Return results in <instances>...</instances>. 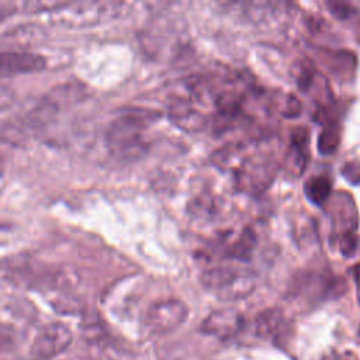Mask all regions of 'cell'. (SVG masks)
<instances>
[{
	"instance_id": "obj_8",
	"label": "cell",
	"mask_w": 360,
	"mask_h": 360,
	"mask_svg": "<svg viewBox=\"0 0 360 360\" xmlns=\"http://www.w3.org/2000/svg\"><path fill=\"white\" fill-rule=\"evenodd\" d=\"M169 118L180 129L194 134L210 125V117L195 104L186 100L169 101Z\"/></svg>"
},
{
	"instance_id": "obj_16",
	"label": "cell",
	"mask_w": 360,
	"mask_h": 360,
	"mask_svg": "<svg viewBox=\"0 0 360 360\" xmlns=\"http://www.w3.org/2000/svg\"><path fill=\"white\" fill-rule=\"evenodd\" d=\"M353 274H354V280H356V283H357V285H359V290H360V264H357V266L354 267Z\"/></svg>"
},
{
	"instance_id": "obj_10",
	"label": "cell",
	"mask_w": 360,
	"mask_h": 360,
	"mask_svg": "<svg viewBox=\"0 0 360 360\" xmlns=\"http://www.w3.org/2000/svg\"><path fill=\"white\" fill-rule=\"evenodd\" d=\"M250 155L252 152L243 143H226L212 153L211 160L218 169L236 174Z\"/></svg>"
},
{
	"instance_id": "obj_13",
	"label": "cell",
	"mask_w": 360,
	"mask_h": 360,
	"mask_svg": "<svg viewBox=\"0 0 360 360\" xmlns=\"http://www.w3.org/2000/svg\"><path fill=\"white\" fill-rule=\"evenodd\" d=\"M256 243L257 239L255 232L250 228H245L238 236V239L232 245H229L226 256L238 260H249L255 252Z\"/></svg>"
},
{
	"instance_id": "obj_9",
	"label": "cell",
	"mask_w": 360,
	"mask_h": 360,
	"mask_svg": "<svg viewBox=\"0 0 360 360\" xmlns=\"http://www.w3.org/2000/svg\"><path fill=\"white\" fill-rule=\"evenodd\" d=\"M46 62L41 55L31 52H3L1 53V76L39 72Z\"/></svg>"
},
{
	"instance_id": "obj_15",
	"label": "cell",
	"mask_w": 360,
	"mask_h": 360,
	"mask_svg": "<svg viewBox=\"0 0 360 360\" xmlns=\"http://www.w3.org/2000/svg\"><path fill=\"white\" fill-rule=\"evenodd\" d=\"M338 142H339L338 131L333 129L332 127L326 128L319 136V150L323 153H329L336 148Z\"/></svg>"
},
{
	"instance_id": "obj_12",
	"label": "cell",
	"mask_w": 360,
	"mask_h": 360,
	"mask_svg": "<svg viewBox=\"0 0 360 360\" xmlns=\"http://www.w3.org/2000/svg\"><path fill=\"white\" fill-rule=\"evenodd\" d=\"M283 323V312L277 308H269L259 312L253 321V332L256 336L266 339L277 332Z\"/></svg>"
},
{
	"instance_id": "obj_3",
	"label": "cell",
	"mask_w": 360,
	"mask_h": 360,
	"mask_svg": "<svg viewBox=\"0 0 360 360\" xmlns=\"http://www.w3.org/2000/svg\"><path fill=\"white\" fill-rule=\"evenodd\" d=\"M201 284L222 301H239L256 288V276L252 271L232 267H212L205 270Z\"/></svg>"
},
{
	"instance_id": "obj_2",
	"label": "cell",
	"mask_w": 360,
	"mask_h": 360,
	"mask_svg": "<svg viewBox=\"0 0 360 360\" xmlns=\"http://www.w3.org/2000/svg\"><path fill=\"white\" fill-rule=\"evenodd\" d=\"M124 3L121 1H66L52 11V20L68 28H86L115 18Z\"/></svg>"
},
{
	"instance_id": "obj_14",
	"label": "cell",
	"mask_w": 360,
	"mask_h": 360,
	"mask_svg": "<svg viewBox=\"0 0 360 360\" xmlns=\"http://www.w3.org/2000/svg\"><path fill=\"white\" fill-rule=\"evenodd\" d=\"M304 193L312 204L321 205L329 198L332 183L326 176H314L304 184Z\"/></svg>"
},
{
	"instance_id": "obj_4",
	"label": "cell",
	"mask_w": 360,
	"mask_h": 360,
	"mask_svg": "<svg viewBox=\"0 0 360 360\" xmlns=\"http://www.w3.org/2000/svg\"><path fill=\"white\" fill-rule=\"evenodd\" d=\"M188 316L187 305L176 298L153 302L145 314V326L153 335H167L180 328Z\"/></svg>"
},
{
	"instance_id": "obj_7",
	"label": "cell",
	"mask_w": 360,
	"mask_h": 360,
	"mask_svg": "<svg viewBox=\"0 0 360 360\" xmlns=\"http://www.w3.org/2000/svg\"><path fill=\"white\" fill-rule=\"evenodd\" d=\"M245 326V318L233 308H221L212 311L201 322V332L218 339H231Z\"/></svg>"
},
{
	"instance_id": "obj_5",
	"label": "cell",
	"mask_w": 360,
	"mask_h": 360,
	"mask_svg": "<svg viewBox=\"0 0 360 360\" xmlns=\"http://www.w3.org/2000/svg\"><path fill=\"white\" fill-rule=\"evenodd\" d=\"M276 167L274 159L264 152L252 153L235 174L238 188L249 194L262 193L271 183L277 170Z\"/></svg>"
},
{
	"instance_id": "obj_1",
	"label": "cell",
	"mask_w": 360,
	"mask_h": 360,
	"mask_svg": "<svg viewBox=\"0 0 360 360\" xmlns=\"http://www.w3.org/2000/svg\"><path fill=\"white\" fill-rule=\"evenodd\" d=\"M156 112L132 108L112 120L104 135L105 146L117 159L135 160L146 153V131L156 120Z\"/></svg>"
},
{
	"instance_id": "obj_6",
	"label": "cell",
	"mask_w": 360,
	"mask_h": 360,
	"mask_svg": "<svg viewBox=\"0 0 360 360\" xmlns=\"http://www.w3.org/2000/svg\"><path fill=\"white\" fill-rule=\"evenodd\" d=\"M72 340L73 333L65 323L52 322L37 333L30 353L34 360H49L65 352Z\"/></svg>"
},
{
	"instance_id": "obj_11",
	"label": "cell",
	"mask_w": 360,
	"mask_h": 360,
	"mask_svg": "<svg viewBox=\"0 0 360 360\" xmlns=\"http://www.w3.org/2000/svg\"><path fill=\"white\" fill-rule=\"evenodd\" d=\"M308 162V150H307V134L302 131L301 134H294L291 138V143L285 152L283 166L284 169L294 174L300 176Z\"/></svg>"
}]
</instances>
